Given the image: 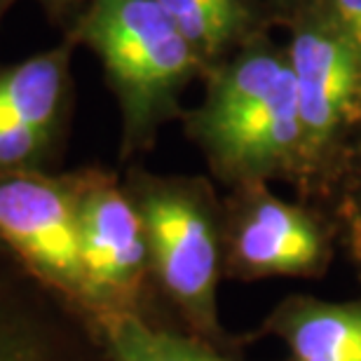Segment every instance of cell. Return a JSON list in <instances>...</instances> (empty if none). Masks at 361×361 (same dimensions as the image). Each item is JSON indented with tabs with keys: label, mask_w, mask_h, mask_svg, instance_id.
Returning <instances> with one entry per match:
<instances>
[{
	"label": "cell",
	"mask_w": 361,
	"mask_h": 361,
	"mask_svg": "<svg viewBox=\"0 0 361 361\" xmlns=\"http://www.w3.org/2000/svg\"><path fill=\"white\" fill-rule=\"evenodd\" d=\"M322 204L361 284V132L350 143Z\"/></svg>",
	"instance_id": "4fadbf2b"
},
{
	"label": "cell",
	"mask_w": 361,
	"mask_h": 361,
	"mask_svg": "<svg viewBox=\"0 0 361 361\" xmlns=\"http://www.w3.org/2000/svg\"><path fill=\"white\" fill-rule=\"evenodd\" d=\"M204 61L219 59L249 24L244 0H155Z\"/></svg>",
	"instance_id": "7c38bea8"
},
{
	"label": "cell",
	"mask_w": 361,
	"mask_h": 361,
	"mask_svg": "<svg viewBox=\"0 0 361 361\" xmlns=\"http://www.w3.org/2000/svg\"><path fill=\"white\" fill-rule=\"evenodd\" d=\"M104 63L122 118L120 155L153 146L180 113V97L204 68L192 45L155 0H87L73 33Z\"/></svg>",
	"instance_id": "3957f363"
},
{
	"label": "cell",
	"mask_w": 361,
	"mask_h": 361,
	"mask_svg": "<svg viewBox=\"0 0 361 361\" xmlns=\"http://www.w3.org/2000/svg\"><path fill=\"white\" fill-rule=\"evenodd\" d=\"M223 200L226 279H322L336 258L338 235L317 207L295 204L268 190V183L230 188Z\"/></svg>",
	"instance_id": "8992f818"
},
{
	"label": "cell",
	"mask_w": 361,
	"mask_h": 361,
	"mask_svg": "<svg viewBox=\"0 0 361 361\" xmlns=\"http://www.w3.org/2000/svg\"><path fill=\"white\" fill-rule=\"evenodd\" d=\"M35 3H40L49 14H61V12H66L68 7L87 3V0H35Z\"/></svg>",
	"instance_id": "9a60e30c"
},
{
	"label": "cell",
	"mask_w": 361,
	"mask_h": 361,
	"mask_svg": "<svg viewBox=\"0 0 361 361\" xmlns=\"http://www.w3.org/2000/svg\"><path fill=\"white\" fill-rule=\"evenodd\" d=\"M108 361H242L219 350L174 322L118 317L99 326Z\"/></svg>",
	"instance_id": "8fae6325"
},
{
	"label": "cell",
	"mask_w": 361,
	"mask_h": 361,
	"mask_svg": "<svg viewBox=\"0 0 361 361\" xmlns=\"http://www.w3.org/2000/svg\"><path fill=\"white\" fill-rule=\"evenodd\" d=\"M73 38L0 68V129L66 125Z\"/></svg>",
	"instance_id": "30bf717a"
},
{
	"label": "cell",
	"mask_w": 361,
	"mask_h": 361,
	"mask_svg": "<svg viewBox=\"0 0 361 361\" xmlns=\"http://www.w3.org/2000/svg\"><path fill=\"white\" fill-rule=\"evenodd\" d=\"M302 129L300 197L324 202L350 143L361 132V56L326 5L307 12L288 49Z\"/></svg>",
	"instance_id": "277c9868"
},
{
	"label": "cell",
	"mask_w": 361,
	"mask_h": 361,
	"mask_svg": "<svg viewBox=\"0 0 361 361\" xmlns=\"http://www.w3.org/2000/svg\"><path fill=\"white\" fill-rule=\"evenodd\" d=\"M78 230L87 319L146 317L171 322L157 300L141 216L125 183L101 167L78 169Z\"/></svg>",
	"instance_id": "5b68a950"
},
{
	"label": "cell",
	"mask_w": 361,
	"mask_h": 361,
	"mask_svg": "<svg viewBox=\"0 0 361 361\" xmlns=\"http://www.w3.org/2000/svg\"><path fill=\"white\" fill-rule=\"evenodd\" d=\"M185 134L228 188L298 183L302 129L288 56L256 45L212 68L204 99L185 115Z\"/></svg>",
	"instance_id": "6da1fadb"
},
{
	"label": "cell",
	"mask_w": 361,
	"mask_h": 361,
	"mask_svg": "<svg viewBox=\"0 0 361 361\" xmlns=\"http://www.w3.org/2000/svg\"><path fill=\"white\" fill-rule=\"evenodd\" d=\"M0 361H108L87 319L0 251Z\"/></svg>",
	"instance_id": "ba28073f"
},
{
	"label": "cell",
	"mask_w": 361,
	"mask_h": 361,
	"mask_svg": "<svg viewBox=\"0 0 361 361\" xmlns=\"http://www.w3.org/2000/svg\"><path fill=\"white\" fill-rule=\"evenodd\" d=\"M0 251L87 319L75 171L0 176Z\"/></svg>",
	"instance_id": "52a82bcc"
},
{
	"label": "cell",
	"mask_w": 361,
	"mask_h": 361,
	"mask_svg": "<svg viewBox=\"0 0 361 361\" xmlns=\"http://www.w3.org/2000/svg\"><path fill=\"white\" fill-rule=\"evenodd\" d=\"M17 3V0H0V21L5 19V14L10 12V7Z\"/></svg>",
	"instance_id": "2e32d148"
},
{
	"label": "cell",
	"mask_w": 361,
	"mask_h": 361,
	"mask_svg": "<svg viewBox=\"0 0 361 361\" xmlns=\"http://www.w3.org/2000/svg\"><path fill=\"white\" fill-rule=\"evenodd\" d=\"M286 348L288 361H361V295L326 300L312 293H288L254 334Z\"/></svg>",
	"instance_id": "9c48e42d"
},
{
	"label": "cell",
	"mask_w": 361,
	"mask_h": 361,
	"mask_svg": "<svg viewBox=\"0 0 361 361\" xmlns=\"http://www.w3.org/2000/svg\"><path fill=\"white\" fill-rule=\"evenodd\" d=\"M125 188L141 216L157 300L171 322L226 352L249 338L226 331L219 312L223 268V202L200 176L129 169Z\"/></svg>",
	"instance_id": "7a4b0ae2"
},
{
	"label": "cell",
	"mask_w": 361,
	"mask_h": 361,
	"mask_svg": "<svg viewBox=\"0 0 361 361\" xmlns=\"http://www.w3.org/2000/svg\"><path fill=\"white\" fill-rule=\"evenodd\" d=\"M324 5L361 56V0H326Z\"/></svg>",
	"instance_id": "5bb4252c"
}]
</instances>
